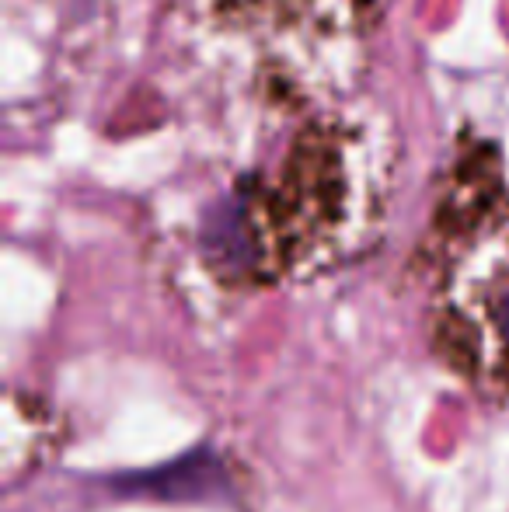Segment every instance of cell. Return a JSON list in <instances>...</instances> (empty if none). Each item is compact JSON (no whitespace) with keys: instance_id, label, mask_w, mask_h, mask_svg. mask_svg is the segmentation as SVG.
Instances as JSON below:
<instances>
[{"instance_id":"cell-2","label":"cell","mask_w":509,"mask_h":512,"mask_svg":"<svg viewBox=\"0 0 509 512\" xmlns=\"http://www.w3.org/2000/svg\"><path fill=\"white\" fill-rule=\"evenodd\" d=\"M391 0H196V28L224 67L283 105L342 98Z\"/></svg>"},{"instance_id":"cell-1","label":"cell","mask_w":509,"mask_h":512,"mask_svg":"<svg viewBox=\"0 0 509 512\" xmlns=\"http://www.w3.org/2000/svg\"><path fill=\"white\" fill-rule=\"evenodd\" d=\"M398 143L384 115L325 105L265 168L238 175L199 220L203 265L231 286L314 276L363 244L391 196Z\"/></svg>"},{"instance_id":"cell-3","label":"cell","mask_w":509,"mask_h":512,"mask_svg":"<svg viewBox=\"0 0 509 512\" xmlns=\"http://www.w3.org/2000/svg\"><path fill=\"white\" fill-rule=\"evenodd\" d=\"M429 338L447 370L492 401H509V192L450 230L429 300Z\"/></svg>"}]
</instances>
